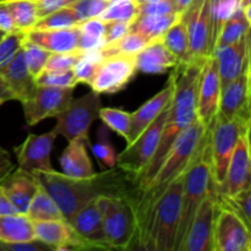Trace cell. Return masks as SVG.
<instances>
[{
	"label": "cell",
	"mask_w": 251,
	"mask_h": 251,
	"mask_svg": "<svg viewBox=\"0 0 251 251\" xmlns=\"http://www.w3.org/2000/svg\"><path fill=\"white\" fill-rule=\"evenodd\" d=\"M202 64L199 61H193L189 64H178L173 68L174 70L172 75L174 78V88L171 98L168 118L162 130L161 139L153 156L151 157L149 164L137 179L132 201L151 183L181 132L198 119L196 115L198 82Z\"/></svg>",
	"instance_id": "6da1fadb"
},
{
	"label": "cell",
	"mask_w": 251,
	"mask_h": 251,
	"mask_svg": "<svg viewBox=\"0 0 251 251\" xmlns=\"http://www.w3.org/2000/svg\"><path fill=\"white\" fill-rule=\"evenodd\" d=\"M208 132L210 130L206 129L199 119L184 130L174 142L151 183L134 199L132 205L136 216V243L139 248H142L146 239L152 213L158 200L172 183L185 173L205 142Z\"/></svg>",
	"instance_id": "7a4b0ae2"
},
{
	"label": "cell",
	"mask_w": 251,
	"mask_h": 251,
	"mask_svg": "<svg viewBox=\"0 0 251 251\" xmlns=\"http://www.w3.org/2000/svg\"><path fill=\"white\" fill-rule=\"evenodd\" d=\"M32 174L51 196L68 222L78 208L98 196H127L132 201L134 195V190L129 188V185L134 188L131 180L119 168H110L90 178H71L55 169Z\"/></svg>",
	"instance_id": "3957f363"
},
{
	"label": "cell",
	"mask_w": 251,
	"mask_h": 251,
	"mask_svg": "<svg viewBox=\"0 0 251 251\" xmlns=\"http://www.w3.org/2000/svg\"><path fill=\"white\" fill-rule=\"evenodd\" d=\"M212 188H216V185L212 176V159H211L210 132H208L198 154L184 173L183 186H181L180 217H179L174 251L183 250L184 242L196 215V211Z\"/></svg>",
	"instance_id": "277c9868"
},
{
	"label": "cell",
	"mask_w": 251,
	"mask_h": 251,
	"mask_svg": "<svg viewBox=\"0 0 251 251\" xmlns=\"http://www.w3.org/2000/svg\"><path fill=\"white\" fill-rule=\"evenodd\" d=\"M183 178L184 174L174 180L157 202L141 249L146 251H174L180 217Z\"/></svg>",
	"instance_id": "5b68a950"
},
{
	"label": "cell",
	"mask_w": 251,
	"mask_h": 251,
	"mask_svg": "<svg viewBox=\"0 0 251 251\" xmlns=\"http://www.w3.org/2000/svg\"><path fill=\"white\" fill-rule=\"evenodd\" d=\"M110 249L126 250L136 243V216L127 196L100 195L96 199Z\"/></svg>",
	"instance_id": "8992f818"
},
{
	"label": "cell",
	"mask_w": 251,
	"mask_h": 251,
	"mask_svg": "<svg viewBox=\"0 0 251 251\" xmlns=\"http://www.w3.org/2000/svg\"><path fill=\"white\" fill-rule=\"evenodd\" d=\"M169 108H171V100L159 113L158 117L131 144L127 145L126 149L122 153L117 156V167L122 169L124 173H126L134 185V190L140 174L146 168L158 146L162 130H163L166 120L168 118Z\"/></svg>",
	"instance_id": "52a82bcc"
},
{
	"label": "cell",
	"mask_w": 251,
	"mask_h": 251,
	"mask_svg": "<svg viewBox=\"0 0 251 251\" xmlns=\"http://www.w3.org/2000/svg\"><path fill=\"white\" fill-rule=\"evenodd\" d=\"M100 108V93L93 90L82 97L73 98L65 109L54 117L56 125L53 131L65 137L68 142L76 137H88L91 125L98 118Z\"/></svg>",
	"instance_id": "ba28073f"
},
{
	"label": "cell",
	"mask_w": 251,
	"mask_h": 251,
	"mask_svg": "<svg viewBox=\"0 0 251 251\" xmlns=\"http://www.w3.org/2000/svg\"><path fill=\"white\" fill-rule=\"evenodd\" d=\"M250 130V125H243L235 120L227 119L217 113L210 131L212 176L216 188L220 189L225 180L228 163L239 137Z\"/></svg>",
	"instance_id": "9c48e42d"
},
{
	"label": "cell",
	"mask_w": 251,
	"mask_h": 251,
	"mask_svg": "<svg viewBox=\"0 0 251 251\" xmlns=\"http://www.w3.org/2000/svg\"><path fill=\"white\" fill-rule=\"evenodd\" d=\"M74 90V87L36 85L31 95L21 102L27 125L34 126L42 120L54 118L65 109L73 100Z\"/></svg>",
	"instance_id": "30bf717a"
},
{
	"label": "cell",
	"mask_w": 251,
	"mask_h": 251,
	"mask_svg": "<svg viewBox=\"0 0 251 251\" xmlns=\"http://www.w3.org/2000/svg\"><path fill=\"white\" fill-rule=\"evenodd\" d=\"M180 17L188 31L191 56L203 63L211 56L210 0H191Z\"/></svg>",
	"instance_id": "8fae6325"
},
{
	"label": "cell",
	"mask_w": 251,
	"mask_h": 251,
	"mask_svg": "<svg viewBox=\"0 0 251 251\" xmlns=\"http://www.w3.org/2000/svg\"><path fill=\"white\" fill-rule=\"evenodd\" d=\"M218 210V191L212 188L196 211L181 251H213V233Z\"/></svg>",
	"instance_id": "7c38bea8"
},
{
	"label": "cell",
	"mask_w": 251,
	"mask_h": 251,
	"mask_svg": "<svg viewBox=\"0 0 251 251\" xmlns=\"http://www.w3.org/2000/svg\"><path fill=\"white\" fill-rule=\"evenodd\" d=\"M221 97V81L217 61L213 55L208 56L201 66L198 82L196 115L198 119L211 131L218 113Z\"/></svg>",
	"instance_id": "4fadbf2b"
},
{
	"label": "cell",
	"mask_w": 251,
	"mask_h": 251,
	"mask_svg": "<svg viewBox=\"0 0 251 251\" xmlns=\"http://www.w3.org/2000/svg\"><path fill=\"white\" fill-rule=\"evenodd\" d=\"M136 71L135 55L108 56L100 64L88 86L100 95H113L126 87Z\"/></svg>",
	"instance_id": "5bb4252c"
},
{
	"label": "cell",
	"mask_w": 251,
	"mask_h": 251,
	"mask_svg": "<svg viewBox=\"0 0 251 251\" xmlns=\"http://www.w3.org/2000/svg\"><path fill=\"white\" fill-rule=\"evenodd\" d=\"M213 251H251L250 228L234 211L222 205L216 217Z\"/></svg>",
	"instance_id": "9a60e30c"
},
{
	"label": "cell",
	"mask_w": 251,
	"mask_h": 251,
	"mask_svg": "<svg viewBox=\"0 0 251 251\" xmlns=\"http://www.w3.org/2000/svg\"><path fill=\"white\" fill-rule=\"evenodd\" d=\"M218 113L227 119L250 125V68L221 90Z\"/></svg>",
	"instance_id": "2e32d148"
},
{
	"label": "cell",
	"mask_w": 251,
	"mask_h": 251,
	"mask_svg": "<svg viewBox=\"0 0 251 251\" xmlns=\"http://www.w3.org/2000/svg\"><path fill=\"white\" fill-rule=\"evenodd\" d=\"M56 136L53 130L42 135H28L19 147H15L17 168L28 173L53 171L50 153Z\"/></svg>",
	"instance_id": "e0dca14e"
},
{
	"label": "cell",
	"mask_w": 251,
	"mask_h": 251,
	"mask_svg": "<svg viewBox=\"0 0 251 251\" xmlns=\"http://www.w3.org/2000/svg\"><path fill=\"white\" fill-rule=\"evenodd\" d=\"M250 130L245 131L238 140L232 157L228 163L225 180L218 189V194L232 196L242 190L251 189L250 161Z\"/></svg>",
	"instance_id": "ac0fdd59"
},
{
	"label": "cell",
	"mask_w": 251,
	"mask_h": 251,
	"mask_svg": "<svg viewBox=\"0 0 251 251\" xmlns=\"http://www.w3.org/2000/svg\"><path fill=\"white\" fill-rule=\"evenodd\" d=\"M213 56L217 61L221 90L250 68V32L234 43L216 47Z\"/></svg>",
	"instance_id": "d6986e66"
},
{
	"label": "cell",
	"mask_w": 251,
	"mask_h": 251,
	"mask_svg": "<svg viewBox=\"0 0 251 251\" xmlns=\"http://www.w3.org/2000/svg\"><path fill=\"white\" fill-rule=\"evenodd\" d=\"M33 229L37 239L53 251L92 249L66 220L34 221Z\"/></svg>",
	"instance_id": "ffe728a7"
},
{
	"label": "cell",
	"mask_w": 251,
	"mask_h": 251,
	"mask_svg": "<svg viewBox=\"0 0 251 251\" xmlns=\"http://www.w3.org/2000/svg\"><path fill=\"white\" fill-rule=\"evenodd\" d=\"M69 223L92 249H110L105 235L102 215L96 199L88 201L82 207L78 208Z\"/></svg>",
	"instance_id": "44dd1931"
},
{
	"label": "cell",
	"mask_w": 251,
	"mask_h": 251,
	"mask_svg": "<svg viewBox=\"0 0 251 251\" xmlns=\"http://www.w3.org/2000/svg\"><path fill=\"white\" fill-rule=\"evenodd\" d=\"M0 81L9 90L12 100H26L36 87V80L29 73L25 60L24 50L20 48L10 63L0 71Z\"/></svg>",
	"instance_id": "7402d4cb"
},
{
	"label": "cell",
	"mask_w": 251,
	"mask_h": 251,
	"mask_svg": "<svg viewBox=\"0 0 251 251\" xmlns=\"http://www.w3.org/2000/svg\"><path fill=\"white\" fill-rule=\"evenodd\" d=\"M2 191L19 213L26 215L28 206L38 188V181L32 173L15 168L0 181Z\"/></svg>",
	"instance_id": "603a6c76"
},
{
	"label": "cell",
	"mask_w": 251,
	"mask_h": 251,
	"mask_svg": "<svg viewBox=\"0 0 251 251\" xmlns=\"http://www.w3.org/2000/svg\"><path fill=\"white\" fill-rule=\"evenodd\" d=\"M80 25L69 28H32L26 32V39L50 53H68L77 49Z\"/></svg>",
	"instance_id": "cb8c5ba5"
},
{
	"label": "cell",
	"mask_w": 251,
	"mask_h": 251,
	"mask_svg": "<svg viewBox=\"0 0 251 251\" xmlns=\"http://www.w3.org/2000/svg\"><path fill=\"white\" fill-rule=\"evenodd\" d=\"M174 88V78L171 74L168 78L167 86L162 91H159L156 96L147 100L146 103L141 105L136 112L131 113V130H130L129 140L127 145L131 144L157 117L159 113L164 109L167 104L171 100L172 95H173Z\"/></svg>",
	"instance_id": "d4e9b609"
},
{
	"label": "cell",
	"mask_w": 251,
	"mask_h": 251,
	"mask_svg": "<svg viewBox=\"0 0 251 251\" xmlns=\"http://www.w3.org/2000/svg\"><path fill=\"white\" fill-rule=\"evenodd\" d=\"M88 137H76L69 141L68 147L60 156L61 171L71 178H90L95 176L92 162L87 153Z\"/></svg>",
	"instance_id": "484cf974"
},
{
	"label": "cell",
	"mask_w": 251,
	"mask_h": 251,
	"mask_svg": "<svg viewBox=\"0 0 251 251\" xmlns=\"http://www.w3.org/2000/svg\"><path fill=\"white\" fill-rule=\"evenodd\" d=\"M178 59L164 46L162 39L151 42L135 55L136 70L145 74H163L178 65Z\"/></svg>",
	"instance_id": "4316f807"
},
{
	"label": "cell",
	"mask_w": 251,
	"mask_h": 251,
	"mask_svg": "<svg viewBox=\"0 0 251 251\" xmlns=\"http://www.w3.org/2000/svg\"><path fill=\"white\" fill-rule=\"evenodd\" d=\"M37 239L33 229V222L25 213L0 216V243L31 242Z\"/></svg>",
	"instance_id": "83f0119b"
},
{
	"label": "cell",
	"mask_w": 251,
	"mask_h": 251,
	"mask_svg": "<svg viewBox=\"0 0 251 251\" xmlns=\"http://www.w3.org/2000/svg\"><path fill=\"white\" fill-rule=\"evenodd\" d=\"M180 15H139L130 25V31L142 34L151 42L162 39L169 27L180 19Z\"/></svg>",
	"instance_id": "f1b7e54d"
},
{
	"label": "cell",
	"mask_w": 251,
	"mask_h": 251,
	"mask_svg": "<svg viewBox=\"0 0 251 251\" xmlns=\"http://www.w3.org/2000/svg\"><path fill=\"white\" fill-rule=\"evenodd\" d=\"M162 41H163L164 46L172 51V54L176 56L179 61L178 64H189L195 61L190 54L188 31H186L185 24L181 17L169 27L168 31L164 33Z\"/></svg>",
	"instance_id": "f546056e"
},
{
	"label": "cell",
	"mask_w": 251,
	"mask_h": 251,
	"mask_svg": "<svg viewBox=\"0 0 251 251\" xmlns=\"http://www.w3.org/2000/svg\"><path fill=\"white\" fill-rule=\"evenodd\" d=\"M26 216L34 222V221H54L65 220L58 205L54 202L51 196L46 191V189L38 183L36 194L32 199L28 206Z\"/></svg>",
	"instance_id": "4dcf8cb0"
},
{
	"label": "cell",
	"mask_w": 251,
	"mask_h": 251,
	"mask_svg": "<svg viewBox=\"0 0 251 251\" xmlns=\"http://www.w3.org/2000/svg\"><path fill=\"white\" fill-rule=\"evenodd\" d=\"M151 43V41L144 37L137 32L130 31L122 38L112 42V43L104 44L102 48H100V54L103 59L108 56L114 55H136L141 49H144L147 44Z\"/></svg>",
	"instance_id": "1f68e13d"
},
{
	"label": "cell",
	"mask_w": 251,
	"mask_h": 251,
	"mask_svg": "<svg viewBox=\"0 0 251 251\" xmlns=\"http://www.w3.org/2000/svg\"><path fill=\"white\" fill-rule=\"evenodd\" d=\"M105 44V21L98 17L86 20L80 24L77 50L88 51L102 48Z\"/></svg>",
	"instance_id": "d6a6232c"
},
{
	"label": "cell",
	"mask_w": 251,
	"mask_h": 251,
	"mask_svg": "<svg viewBox=\"0 0 251 251\" xmlns=\"http://www.w3.org/2000/svg\"><path fill=\"white\" fill-rule=\"evenodd\" d=\"M237 6L238 0H210L211 55L213 54L226 21L232 16Z\"/></svg>",
	"instance_id": "836d02e7"
},
{
	"label": "cell",
	"mask_w": 251,
	"mask_h": 251,
	"mask_svg": "<svg viewBox=\"0 0 251 251\" xmlns=\"http://www.w3.org/2000/svg\"><path fill=\"white\" fill-rule=\"evenodd\" d=\"M9 6L15 28L26 33L38 21V11L34 0H5Z\"/></svg>",
	"instance_id": "e575fe53"
},
{
	"label": "cell",
	"mask_w": 251,
	"mask_h": 251,
	"mask_svg": "<svg viewBox=\"0 0 251 251\" xmlns=\"http://www.w3.org/2000/svg\"><path fill=\"white\" fill-rule=\"evenodd\" d=\"M250 25L251 20L247 17V15L239 6H237L232 16L226 21L216 47L234 43V42L242 39L250 32Z\"/></svg>",
	"instance_id": "d590c367"
},
{
	"label": "cell",
	"mask_w": 251,
	"mask_h": 251,
	"mask_svg": "<svg viewBox=\"0 0 251 251\" xmlns=\"http://www.w3.org/2000/svg\"><path fill=\"white\" fill-rule=\"evenodd\" d=\"M81 22L82 21L78 19L75 10L69 5V6L60 7V9L55 10V11L38 19V21L36 22L33 28H69V27L78 26Z\"/></svg>",
	"instance_id": "8d00e7d4"
},
{
	"label": "cell",
	"mask_w": 251,
	"mask_h": 251,
	"mask_svg": "<svg viewBox=\"0 0 251 251\" xmlns=\"http://www.w3.org/2000/svg\"><path fill=\"white\" fill-rule=\"evenodd\" d=\"M105 126L110 127L125 140H129L130 130H131V113L118 108H100L98 113Z\"/></svg>",
	"instance_id": "74e56055"
},
{
	"label": "cell",
	"mask_w": 251,
	"mask_h": 251,
	"mask_svg": "<svg viewBox=\"0 0 251 251\" xmlns=\"http://www.w3.org/2000/svg\"><path fill=\"white\" fill-rule=\"evenodd\" d=\"M139 15L136 0H112L104 11L98 16L102 21L132 22Z\"/></svg>",
	"instance_id": "f35d334b"
},
{
	"label": "cell",
	"mask_w": 251,
	"mask_h": 251,
	"mask_svg": "<svg viewBox=\"0 0 251 251\" xmlns=\"http://www.w3.org/2000/svg\"><path fill=\"white\" fill-rule=\"evenodd\" d=\"M102 60L103 56L100 54V49L82 51L80 59L73 68V73L75 75L76 80L78 81V83H87L88 85L93 76H95L96 71H97Z\"/></svg>",
	"instance_id": "ab89813d"
},
{
	"label": "cell",
	"mask_w": 251,
	"mask_h": 251,
	"mask_svg": "<svg viewBox=\"0 0 251 251\" xmlns=\"http://www.w3.org/2000/svg\"><path fill=\"white\" fill-rule=\"evenodd\" d=\"M218 201L220 205L234 211L248 227H251V189L242 190L232 196L218 194Z\"/></svg>",
	"instance_id": "60d3db41"
},
{
	"label": "cell",
	"mask_w": 251,
	"mask_h": 251,
	"mask_svg": "<svg viewBox=\"0 0 251 251\" xmlns=\"http://www.w3.org/2000/svg\"><path fill=\"white\" fill-rule=\"evenodd\" d=\"M21 48L24 50L27 68H28L31 75L36 78L44 70L47 61H48L51 53L26 39V36H25V41L22 43Z\"/></svg>",
	"instance_id": "b9f144b4"
},
{
	"label": "cell",
	"mask_w": 251,
	"mask_h": 251,
	"mask_svg": "<svg viewBox=\"0 0 251 251\" xmlns=\"http://www.w3.org/2000/svg\"><path fill=\"white\" fill-rule=\"evenodd\" d=\"M92 152L97 157L98 161L104 164L107 168H115L117 167V152L113 145L110 144L108 131L104 126L100 127L97 135V142L92 146Z\"/></svg>",
	"instance_id": "7bdbcfd3"
},
{
	"label": "cell",
	"mask_w": 251,
	"mask_h": 251,
	"mask_svg": "<svg viewBox=\"0 0 251 251\" xmlns=\"http://www.w3.org/2000/svg\"><path fill=\"white\" fill-rule=\"evenodd\" d=\"M26 33L14 31L5 33L0 39V71L10 63L16 51L22 47Z\"/></svg>",
	"instance_id": "ee69618b"
},
{
	"label": "cell",
	"mask_w": 251,
	"mask_h": 251,
	"mask_svg": "<svg viewBox=\"0 0 251 251\" xmlns=\"http://www.w3.org/2000/svg\"><path fill=\"white\" fill-rule=\"evenodd\" d=\"M36 85L54 86V87H74L78 85L73 70L49 71L43 70L36 78Z\"/></svg>",
	"instance_id": "f6af8a7d"
},
{
	"label": "cell",
	"mask_w": 251,
	"mask_h": 251,
	"mask_svg": "<svg viewBox=\"0 0 251 251\" xmlns=\"http://www.w3.org/2000/svg\"><path fill=\"white\" fill-rule=\"evenodd\" d=\"M112 0H76L70 5L77 14L81 21L98 17Z\"/></svg>",
	"instance_id": "bcb514c9"
},
{
	"label": "cell",
	"mask_w": 251,
	"mask_h": 251,
	"mask_svg": "<svg viewBox=\"0 0 251 251\" xmlns=\"http://www.w3.org/2000/svg\"><path fill=\"white\" fill-rule=\"evenodd\" d=\"M82 51L80 50H73L68 51V53H51L49 56L48 61L46 64L44 70L49 71H66L73 70L75 64L80 59Z\"/></svg>",
	"instance_id": "7dc6e473"
},
{
	"label": "cell",
	"mask_w": 251,
	"mask_h": 251,
	"mask_svg": "<svg viewBox=\"0 0 251 251\" xmlns=\"http://www.w3.org/2000/svg\"><path fill=\"white\" fill-rule=\"evenodd\" d=\"M180 14L176 0H158L153 2L139 4V15H169ZM137 15V16H139Z\"/></svg>",
	"instance_id": "c3c4849f"
},
{
	"label": "cell",
	"mask_w": 251,
	"mask_h": 251,
	"mask_svg": "<svg viewBox=\"0 0 251 251\" xmlns=\"http://www.w3.org/2000/svg\"><path fill=\"white\" fill-rule=\"evenodd\" d=\"M131 22L105 21V44L112 43L130 32Z\"/></svg>",
	"instance_id": "681fc988"
},
{
	"label": "cell",
	"mask_w": 251,
	"mask_h": 251,
	"mask_svg": "<svg viewBox=\"0 0 251 251\" xmlns=\"http://www.w3.org/2000/svg\"><path fill=\"white\" fill-rule=\"evenodd\" d=\"M74 1H76V0H34L37 5V11H38L39 19L50 14V12L55 11V10L60 9V7L69 6Z\"/></svg>",
	"instance_id": "f907efd6"
},
{
	"label": "cell",
	"mask_w": 251,
	"mask_h": 251,
	"mask_svg": "<svg viewBox=\"0 0 251 251\" xmlns=\"http://www.w3.org/2000/svg\"><path fill=\"white\" fill-rule=\"evenodd\" d=\"M4 251H53L48 245L41 240L34 239L31 242L12 243V244H1Z\"/></svg>",
	"instance_id": "816d5d0a"
},
{
	"label": "cell",
	"mask_w": 251,
	"mask_h": 251,
	"mask_svg": "<svg viewBox=\"0 0 251 251\" xmlns=\"http://www.w3.org/2000/svg\"><path fill=\"white\" fill-rule=\"evenodd\" d=\"M0 31L4 33L17 31L15 28L14 21H12L11 14H10L9 6L5 0H0Z\"/></svg>",
	"instance_id": "f5cc1de1"
},
{
	"label": "cell",
	"mask_w": 251,
	"mask_h": 251,
	"mask_svg": "<svg viewBox=\"0 0 251 251\" xmlns=\"http://www.w3.org/2000/svg\"><path fill=\"white\" fill-rule=\"evenodd\" d=\"M15 169V164L12 163L10 153L5 149L0 147V181L9 176Z\"/></svg>",
	"instance_id": "db71d44e"
},
{
	"label": "cell",
	"mask_w": 251,
	"mask_h": 251,
	"mask_svg": "<svg viewBox=\"0 0 251 251\" xmlns=\"http://www.w3.org/2000/svg\"><path fill=\"white\" fill-rule=\"evenodd\" d=\"M14 213H19L15 210L14 206L11 205L10 200L5 193L2 191L1 186H0V216H6V215H14Z\"/></svg>",
	"instance_id": "11a10c76"
},
{
	"label": "cell",
	"mask_w": 251,
	"mask_h": 251,
	"mask_svg": "<svg viewBox=\"0 0 251 251\" xmlns=\"http://www.w3.org/2000/svg\"><path fill=\"white\" fill-rule=\"evenodd\" d=\"M0 100H4V102H7V100H12L11 95H10L9 90L4 86V83L0 81Z\"/></svg>",
	"instance_id": "9f6ffc18"
},
{
	"label": "cell",
	"mask_w": 251,
	"mask_h": 251,
	"mask_svg": "<svg viewBox=\"0 0 251 251\" xmlns=\"http://www.w3.org/2000/svg\"><path fill=\"white\" fill-rule=\"evenodd\" d=\"M191 0H176V7H178L179 12H183L184 10L186 9V6H188L189 4H190Z\"/></svg>",
	"instance_id": "6f0895ef"
},
{
	"label": "cell",
	"mask_w": 251,
	"mask_h": 251,
	"mask_svg": "<svg viewBox=\"0 0 251 251\" xmlns=\"http://www.w3.org/2000/svg\"><path fill=\"white\" fill-rule=\"evenodd\" d=\"M137 4H145V2H153V1H158V0H136Z\"/></svg>",
	"instance_id": "680465c9"
},
{
	"label": "cell",
	"mask_w": 251,
	"mask_h": 251,
	"mask_svg": "<svg viewBox=\"0 0 251 251\" xmlns=\"http://www.w3.org/2000/svg\"><path fill=\"white\" fill-rule=\"evenodd\" d=\"M0 251H4V248H2V245H1V243H0Z\"/></svg>",
	"instance_id": "91938a15"
},
{
	"label": "cell",
	"mask_w": 251,
	"mask_h": 251,
	"mask_svg": "<svg viewBox=\"0 0 251 251\" xmlns=\"http://www.w3.org/2000/svg\"><path fill=\"white\" fill-rule=\"evenodd\" d=\"M4 103H5L4 100H0V105H2V104H4Z\"/></svg>",
	"instance_id": "94428289"
}]
</instances>
